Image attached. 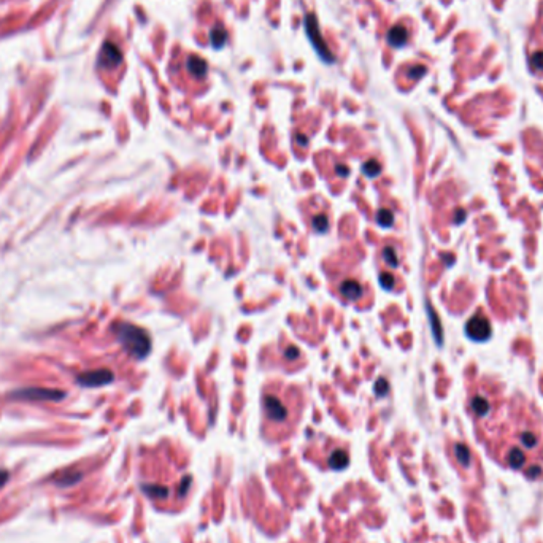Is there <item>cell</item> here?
I'll list each match as a JSON object with an SVG mask.
<instances>
[{
	"label": "cell",
	"instance_id": "52a82bcc",
	"mask_svg": "<svg viewBox=\"0 0 543 543\" xmlns=\"http://www.w3.org/2000/svg\"><path fill=\"white\" fill-rule=\"evenodd\" d=\"M264 410L267 416L274 421H285L288 416V408L275 394H267L264 397Z\"/></svg>",
	"mask_w": 543,
	"mask_h": 543
},
{
	"label": "cell",
	"instance_id": "e0dca14e",
	"mask_svg": "<svg viewBox=\"0 0 543 543\" xmlns=\"http://www.w3.org/2000/svg\"><path fill=\"white\" fill-rule=\"evenodd\" d=\"M530 62H532V65H533V69L543 70V51L533 53V56L530 58Z\"/></svg>",
	"mask_w": 543,
	"mask_h": 543
},
{
	"label": "cell",
	"instance_id": "2e32d148",
	"mask_svg": "<svg viewBox=\"0 0 543 543\" xmlns=\"http://www.w3.org/2000/svg\"><path fill=\"white\" fill-rule=\"evenodd\" d=\"M426 73V67L424 65H415V67H411L408 70V77L413 78V80H418L419 77H423V75Z\"/></svg>",
	"mask_w": 543,
	"mask_h": 543
},
{
	"label": "cell",
	"instance_id": "44dd1931",
	"mask_svg": "<svg viewBox=\"0 0 543 543\" xmlns=\"http://www.w3.org/2000/svg\"><path fill=\"white\" fill-rule=\"evenodd\" d=\"M377 386H378V396H381L383 394V392H385L386 389H388V386L385 388V381H383V380H378V383H377Z\"/></svg>",
	"mask_w": 543,
	"mask_h": 543
},
{
	"label": "cell",
	"instance_id": "5b68a950",
	"mask_svg": "<svg viewBox=\"0 0 543 543\" xmlns=\"http://www.w3.org/2000/svg\"><path fill=\"white\" fill-rule=\"evenodd\" d=\"M123 62V53L115 43L105 42L99 53V65L104 69H113Z\"/></svg>",
	"mask_w": 543,
	"mask_h": 543
},
{
	"label": "cell",
	"instance_id": "9c48e42d",
	"mask_svg": "<svg viewBox=\"0 0 543 543\" xmlns=\"http://www.w3.org/2000/svg\"><path fill=\"white\" fill-rule=\"evenodd\" d=\"M188 70H189L191 75H194V77L203 78L205 75H207L208 65L202 58H199V56H191V58L188 59Z\"/></svg>",
	"mask_w": 543,
	"mask_h": 543
},
{
	"label": "cell",
	"instance_id": "7c38bea8",
	"mask_svg": "<svg viewBox=\"0 0 543 543\" xmlns=\"http://www.w3.org/2000/svg\"><path fill=\"white\" fill-rule=\"evenodd\" d=\"M329 464L331 467H334V469H345L346 464H348V456H346L345 451H342V449H339V451H335L331 459H329Z\"/></svg>",
	"mask_w": 543,
	"mask_h": 543
},
{
	"label": "cell",
	"instance_id": "8992f818",
	"mask_svg": "<svg viewBox=\"0 0 543 543\" xmlns=\"http://www.w3.org/2000/svg\"><path fill=\"white\" fill-rule=\"evenodd\" d=\"M465 332L473 340H486L491 334V326H489V323H488L486 318L476 315V316L472 318L469 323H467Z\"/></svg>",
	"mask_w": 543,
	"mask_h": 543
},
{
	"label": "cell",
	"instance_id": "d6986e66",
	"mask_svg": "<svg viewBox=\"0 0 543 543\" xmlns=\"http://www.w3.org/2000/svg\"><path fill=\"white\" fill-rule=\"evenodd\" d=\"M385 256H388V262H389V264H391L392 267H396V265H397V260H396V254H394V251H392L391 248H386V251H385Z\"/></svg>",
	"mask_w": 543,
	"mask_h": 543
},
{
	"label": "cell",
	"instance_id": "ac0fdd59",
	"mask_svg": "<svg viewBox=\"0 0 543 543\" xmlns=\"http://www.w3.org/2000/svg\"><path fill=\"white\" fill-rule=\"evenodd\" d=\"M380 283L383 285V288L391 289L392 285H394V278H392V275H389V274H383V275L380 277Z\"/></svg>",
	"mask_w": 543,
	"mask_h": 543
},
{
	"label": "cell",
	"instance_id": "7a4b0ae2",
	"mask_svg": "<svg viewBox=\"0 0 543 543\" xmlns=\"http://www.w3.org/2000/svg\"><path fill=\"white\" fill-rule=\"evenodd\" d=\"M304 27L308 40H310L312 46L315 48V51L318 53V56L326 62V64H332L335 61V56L332 54V51L329 50L326 40L323 39V34L320 31V26H318V20L313 13H307L304 18Z\"/></svg>",
	"mask_w": 543,
	"mask_h": 543
},
{
	"label": "cell",
	"instance_id": "8fae6325",
	"mask_svg": "<svg viewBox=\"0 0 543 543\" xmlns=\"http://www.w3.org/2000/svg\"><path fill=\"white\" fill-rule=\"evenodd\" d=\"M210 42H211V46L213 48H222L224 45H226L227 42V32L226 29H222V27H216V29H213L211 34H210Z\"/></svg>",
	"mask_w": 543,
	"mask_h": 543
},
{
	"label": "cell",
	"instance_id": "30bf717a",
	"mask_svg": "<svg viewBox=\"0 0 543 543\" xmlns=\"http://www.w3.org/2000/svg\"><path fill=\"white\" fill-rule=\"evenodd\" d=\"M340 293L345 296L351 299V301H356V299H359L362 296V286L358 283V282H345L342 286H340Z\"/></svg>",
	"mask_w": 543,
	"mask_h": 543
},
{
	"label": "cell",
	"instance_id": "9a60e30c",
	"mask_svg": "<svg viewBox=\"0 0 543 543\" xmlns=\"http://www.w3.org/2000/svg\"><path fill=\"white\" fill-rule=\"evenodd\" d=\"M364 172H366L369 176H375V175H378V172H380V165H378V162H377V161H370V162H367L366 165H364Z\"/></svg>",
	"mask_w": 543,
	"mask_h": 543
},
{
	"label": "cell",
	"instance_id": "4fadbf2b",
	"mask_svg": "<svg viewBox=\"0 0 543 543\" xmlns=\"http://www.w3.org/2000/svg\"><path fill=\"white\" fill-rule=\"evenodd\" d=\"M313 227L318 232H326L327 229H329V221H327V218L324 216V214H316V216L313 218Z\"/></svg>",
	"mask_w": 543,
	"mask_h": 543
},
{
	"label": "cell",
	"instance_id": "277c9868",
	"mask_svg": "<svg viewBox=\"0 0 543 543\" xmlns=\"http://www.w3.org/2000/svg\"><path fill=\"white\" fill-rule=\"evenodd\" d=\"M113 373L108 369H99V370H91L84 372L77 377V381L84 388H97V386H105L108 383L113 381Z\"/></svg>",
	"mask_w": 543,
	"mask_h": 543
},
{
	"label": "cell",
	"instance_id": "6da1fadb",
	"mask_svg": "<svg viewBox=\"0 0 543 543\" xmlns=\"http://www.w3.org/2000/svg\"><path fill=\"white\" fill-rule=\"evenodd\" d=\"M113 332L119 343L124 346V350L135 359H143L145 356H148L149 348H151V340H149L148 334L138 326L130 323H116L113 326Z\"/></svg>",
	"mask_w": 543,
	"mask_h": 543
},
{
	"label": "cell",
	"instance_id": "5bb4252c",
	"mask_svg": "<svg viewBox=\"0 0 543 543\" xmlns=\"http://www.w3.org/2000/svg\"><path fill=\"white\" fill-rule=\"evenodd\" d=\"M377 221L381 224V226H391L392 221H394V216H392V213L389 210H380Z\"/></svg>",
	"mask_w": 543,
	"mask_h": 543
},
{
	"label": "cell",
	"instance_id": "ffe728a7",
	"mask_svg": "<svg viewBox=\"0 0 543 543\" xmlns=\"http://www.w3.org/2000/svg\"><path fill=\"white\" fill-rule=\"evenodd\" d=\"M8 476H10V473H8L7 470H0V489H2L5 486V483L8 481Z\"/></svg>",
	"mask_w": 543,
	"mask_h": 543
},
{
	"label": "cell",
	"instance_id": "ba28073f",
	"mask_svg": "<svg viewBox=\"0 0 543 543\" xmlns=\"http://www.w3.org/2000/svg\"><path fill=\"white\" fill-rule=\"evenodd\" d=\"M388 43L391 46H396V48H399V46H404L408 40V31L405 29L404 26H394L392 29L388 32Z\"/></svg>",
	"mask_w": 543,
	"mask_h": 543
},
{
	"label": "cell",
	"instance_id": "3957f363",
	"mask_svg": "<svg viewBox=\"0 0 543 543\" xmlns=\"http://www.w3.org/2000/svg\"><path fill=\"white\" fill-rule=\"evenodd\" d=\"M65 396V392L59 389H48V388H26V389H18L12 392L10 397L15 400H31V402H58Z\"/></svg>",
	"mask_w": 543,
	"mask_h": 543
}]
</instances>
